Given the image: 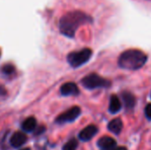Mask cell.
<instances>
[{
	"instance_id": "6da1fadb",
	"label": "cell",
	"mask_w": 151,
	"mask_h": 150,
	"mask_svg": "<svg viewBox=\"0 0 151 150\" xmlns=\"http://www.w3.org/2000/svg\"><path fill=\"white\" fill-rule=\"evenodd\" d=\"M92 22V19L88 14L80 11H70L65 14L59 21L60 32L68 37H73L76 30L82 25Z\"/></svg>"
},
{
	"instance_id": "7a4b0ae2",
	"label": "cell",
	"mask_w": 151,
	"mask_h": 150,
	"mask_svg": "<svg viewBox=\"0 0 151 150\" xmlns=\"http://www.w3.org/2000/svg\"><path fill=\"white\" fill-rule=\"evenodd\" d=\"M147 61V56L138 50H128L123 52L119 58V65L127 70H137L142 67Z\"/></svg>"
},
{
	"instance_id": "3957f363",
	"label": "cell",
	"mask_w": 151,
	"mask_h": 150,
	"mask_svg": "<svg viewBox=\"0 0 151 150\" xmlns=\"http://www.w3.org/2000/svg\"><path fill=\"white\" fill-rule=\"evenodd\" d=\"M92 56V50L90 49H83L80 51L72 52L67 57V61L71 66L76 68L81 66L87 63Z\"/></svg>"
},
{
	"instance_id": "277c9868",
	"label": "cell",
	"mask_w": 151,
	"mask_h": 150,
	"mask_svg": "<svg viewBox=\"0 0 151 150\" xmlns=\"http://www.w3.org/2000/svg\"><path fill=\"white\" fill-rule=\"evenodd\" d=\"M81 84L88 89H95L99 88H108L110 87L111 82L96 73H91L82 79Z\"/></svg>"
},
{
	"instance_id": "5b68a950",
	"label": "cell",
	"mask_w": 151,
	"mask_h": 150,
	"mask_svg": "<svg viewBox=\"0 0 151 150\" xmlns=\"http://www.w3.org/2000/svg\"><path fill=\"white\" fill-rule=\"evenodd\" d=\"M80 115H81V109H80V107L74 106V107L69 109L68 111H65L61 115H59L57 118L56 122L58 123V124H65V123H68V122H73Z\"/></svg>"
},
{
	"instance_id": "8992f818",
	"label": "cell",
	"mask_w": 151,
	"mask_h": 150,
	"mask_svg": "<svg viewBox=\"0 0 151 150\" xmlns=\"http://www.w3.org/2000/svg\"><path fill=\"white\" fill-rule=\"evenodd\" d=\"M98 132V129L96 126H88L87 127H85L79 134V138L83 141H90Z\"/></svg>"
},
{
	"instance_id": "52a82bcc",
	"label": "cell",
	"mask_w": 151,
	"mask_h": 150,
	"mask_svg": "<svg viewBox=\"0 0 151 150\" xmlns=\"http://www.w3.org/2000/svg\"><path fill=\"white\" fill-rule=\"evenodd\" d=\"M60 93L65 96L69 95H77L79 94V88L77 85L73 82H67L61 86Z\"/></svg>"
},
{
	"instance_id": "ba28073f",
	"label": "cell",
	"mask_w": 151,
	"mask_h": 150,
	"mask_svg": "<svg viewBox=\"0 0 151 150\" xmlns=\"http://www.w3.org/2000/svg\"><path fill=\"white\" fill-rule=\"evenodd\" d=\"M116 141L109 136L102 137L97 141V146L103 150H111L112 149L116 148Z\"/></svg>"
},
{
	"instance_id": "9c48e42d",
	"label": "cell",
	"mask_w": 151,
	"mask_h": 150,
	"mask_svg": "<svg viewBox=\"0 0 151 150\" xmlns=\"http://www.w3.org/2000/svg\"><path fill=\"white\" fill-rule=\"evenodd\" d=\"M27 141V136L20 132H16L12 134L10 140V143L13 148H20Z\"/></svg>"
},
{
	"instance_id": "30bf717a",
	"label": "cell",
	"mask_w": 151,
	"mask_h": 150,
	"mask_svg": "<svg viewBox=\"0 0 151 150\" xmlns=\"http://www.w3.org/2000/svg\"><path fill=\"white\" fill-rule=\"evenodd\" d=\"M122 98L124 101V104L127 110H132L134 109V105H135V97L134 95L130 93V92H124L122 93Z\"/></svg>"
},
{
	"instance_id": "8fae6325",
	"label": "cell",
	"mask_w": 151,
	"mask_h": 150,
	"mask_svg": "<svg viewBox=\"0 0 151 150\" xmlns=\"http://www.w3.org/2000/svg\"><path fill=\"white\" fill-rule=\"evenodd\" d=\"M123 127V123L120 118H115L108 124V129L114 134L120 133Z\"/></svg>"
},
{
	"instance_id": "7c38bea8",
	"label": "cell",
	"mask_w": 151,
	"mask_h": 150,
	"mask_svg": "<svg viewBox=\"0 0 151 150\" xmlns=\"http://www.w3.org/2000/svg\"><path fill=\"white\" fill-rule=\"evenodd\" d=\"M120 110H121V103H120L119 97L115 95H111V100H110V107H109L110 112L112 114H116Z\"/></svg>"
},
{
	"instance_id": "4fadbf2b",
	"label": "cell",
	"mask_w": 151,
	"mask_h": 150,
	"mask_svg": "<svg viewBox=\"0 0 151 150\" xmlns=\"http://www.w3.org/2000/svg\"><path fill=\"white\" fill-rule=\"evenodd\" d=\"M35 127H36V120L33 117L27 118L22 124V129L27 133L33 132L35 129Z\"/></svg>"
},
{
	"instance_id": "5bb4252c",
	"label": "cell",
	"mask_w": 151,
	"mask_h": 150,
	"mask_svg": "<svg viewBox=\"0 0 151 150\" xmlns=\"http://www.w3.org/2000/svg\"><path fill=\"white\" fill-rule=\"evenodd\" d=\"M78 147V142L75 139H72L65 143L63 147V150H76Z\"/></svg>"
},
{
	"instance_id": "9a60e30c",
	"label": "cell",
	"mask_w": 151,
	"mask_h": 150,
	"mask_svg": "<svg viewBox=\"0 0 151 150\" xmlns=\"http://www.w3.org/2000/svg\"><path fill=\"white\" fill-rule=\"evenodd\" d=\"M14 71H15V67L12 65H10V64H8V65L6 64L2 67V72L6 74V75H10V74L13 73Z\"/></svg>"
},
{
	"instance_id": "2e32d148",
	"label": "cell",
	"mask_w": 151,
	"mask_h": 150,
	"mask_svg": "<svg viewBox=\"0 0 151 150\" xmlns=\"http://www.w3.org/2000/svg\"><path fill=\"white\" fill-rule=\"evenodd\" d=\"M145 115L148 119L151 120V103L148 104L145 108Z\"/></svg>"
},
{
	"instance_id": "e0dca14e",
	"label": "cell",
	"mask_w": 151,
	"mask_h": 150,
	"mask_svg": "<svg viewBox=\"0 0 151 150\" xmlns=\"http://www.w3.org/2000/svg\"><path fill=\"white\" fill-rule=\"evenodd\" d=\"M111 150H127V148H125V147H116V148L112 149Z\"/></svg>"
},
{
	"instance_id": "ac0fdd59",
	"label": "cell",
	"mask_w": 151,
	"mask_h": 150,
	"mask_svg": "<svg viewBox=\"0 0 151 150\" xmlns=\"http://www.w3.org/2000/svg\"><path fill=\"white\" fill-rule=\"evenodd\" d=\"M5 93H6V91L4 90V88H2V87H0V95H4Z\"/></svg>"
},
{
	"instance_id": "d6986e66",
	"label": "cell",
	"mask_w": 151,
	"mask_h": 150,
	"mask_svg": "<svg viewBox=\"0 0 151 150\" xmlns=\"http://www.w3.org/2000/svg\"><path fill=\"white\" fill-rule=\"evenodd\" d=\"M21 150H31L30 149H21Z\"/></svg>"
},
{
	"instance_id": "ffe728a7",
	"label": "cell",
	"mask_w": 151,
	"mask_h": 150,
	"mask_svg": "<svg viewBox=\"0 0 151 150\" xmlns=\"http://www.w3.org/2000/svg\"><path fill=\"white\" fill-rule=\"evenodd\" d=\"M0 55H1V53H0Z\"/></svg>"
}]
</instances>
